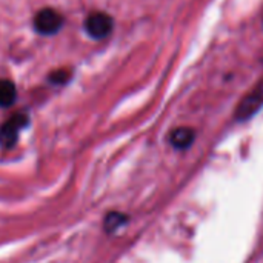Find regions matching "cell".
<instances>
[{
    "label": "cell",
    "mask_w": 263,
    "mask_h": 263,
    "mask_svg": "<svg viewBox=\"0 0 263 263\" xmlns=\"http://www.w3.org/2000/svg\"><path fill=\"white\" fill-rule=\"evenodd\" d=\"M125 222H126V217L123 214H120V213H111L106 217V220H105V228H106V231L112 233L117 228H120Z\"/></svg>",
    "instance_id": "cell-7"
},
{
    "label": "cell",
    "mask_w": 263,
    "mask_h": 263,
    "mask_svg": "<svg viewBox=\"0 0 263 263\" xmlns=\"http://www.w3.org/2000/svg\"><path fill=\"white\" fill-rule=\"evenodd\" d=\"M86 31L92 39H103L112 31V18L105 12H94L86 18Z\"/></svg>",
    "instance_id": "cell-4"
},
{
    "label": "cell",
    "mask_w": 263,
    "mask_h": 263,
    "mask_svg": "<svg viewBox=\"0 0 263 263\" xmlns=\"http://www.w3.org/2000/svg\"><path fill=\"white\" fill-rule=\"evenodd\" d=\"M66 79H68V72L66 71H57L55 74L51 76V80L55 82V83H63Z\"/></svg>",
    "instance_id": "cell-8"
},
{
    "label": "cell",
    "mask_w": 263,
    "mask_h": 263,
    "mask_svg": "<svg viewBox=\"0 0 263 263\" xmlns=\"http://www.w3.org/2000/svg\"><path fill=\"white\" fill-rule=\"evenodd\" d=\"M26 123H28V119L23 114H17L12 119H9L0 128V145L5 148H11L15 143L18 133L26 126Z\"/></svg>",
    "instance_id": "cell-3"
},
{
    "label": "cell",
    "mask_w": 263,
    "mask_h": 263,
    "mask_svg": "<svg viewBox=\"0 0 263 263\" xmlns=\"http://www.w3.org/2000/svg\"><path fill=\"white\" fill-rule=\"evenodd\" d=\"M17 91L12 82L9 80H0V106L8 108L15 102Z\"/></svg>",
    "instance_id": "cell-6"
},
{
    "label": "cell",
    "mask_w": 263,
    "mask_h": 263,
    "mask_svg": "<svg viewBox=\"0 0 263 263\" xmlns=\"http://www.w3.org/2000/svg\"><path fill=\"white\" fill-rule=\"evenodd\" d=\"M263 108V77L262 80L242 99V102L237 105V109L234 112L236 120L247 122L251 117H254Z\"/></svg>",
    "instance_id": "cell-1"
},
{
    "label": "cell",
    "mask_w": 263,
    "mask_h": 263,
    "mask_svg": "<svg viewBox=\"0 0 263 263\" xmlns=\"http://www.w3.org/2000/svg\"><path fill=\"white\" fill-rule=\"evenodd\" d=\"M62 22H63L62 15L57 11L51 9V8L42 9L40 12H37L35 18H34L35 29L40 34H45V35L55 34L62 28Z\"/></svg>",
    "instance_id": "cell-2"
},
{
    "label": "cell",
    "mask_w": 263,
    "mask_h": 263,
    "mask_svg": "<svg viewBox=\"0 0 263 263\" xmlns=\"http://www.w3.org/2000/svg\"><path fill=\"white\" fill-rule=\"evenodd\" d=\"M194 139H196V133L194 129L188 128V126H180V128H176L171 136H170V143L176 148V149H188L193 143H194Z\"/></svg>",
    "instance_id": "cell-5"
}]
</instances>
